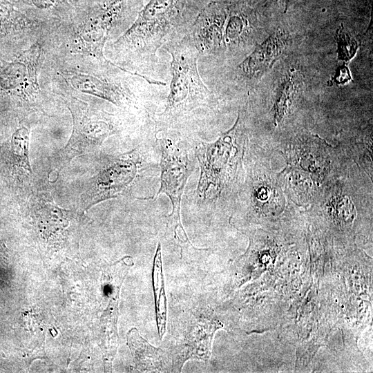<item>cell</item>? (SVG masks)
<instances>
[{"label": "cell", "instance_id": "cell-22", "mask_svg": "<svg viewBox=\"0 0 373 373\" xmlns=\"http://www.w3.org/2000/svg\"><path fill=\"white\" fill-rule=\"evenodd\" d=\"M267 1H277V0H267Z\"/></svg>", "mask_w": 373, "mask_h": 373}, {"label": "cell", "instance_id": "cell-3", "mask_svg": "<svg viewBox=\"0 0 373 373\" xmlns=\"http://www.w3.org/2000/svg\"><path fill=\"white\" fill-rule=\"evenodd\" d=\"M157 147L156 142L146 143L128 153L106 158L83 195L82 204L88 209L101 201L130 193L142 179L153 180L160 172L154 158Z\"/></svg>", "mask_w": 373, "mask_h": 373}, {"label": "cell", "instance_id": "cell-7", "mask_svg": "<svg viewBox=\"0 0 373 373\" xmlns=\"http://www.w3.org/2000/svg\"><path fill=\"white\" fill-rule=\"evenodd\" d=\"M68 108L74 127L67 145L59 152L64 164L74 157L95 151L117 131L114 118L110 114L90 110L76 99L70 100Z\"/></svg>", "mask_w": 373, "mask_h": 373}, {"label": "cell", "instance_id": "cell-6", "mask_svg": "<svg viewBox=\"0 0 373 373\" xmlns=\"http://www.w3.org/2000/svg\"><path fill=\"white\" fill-rule=\"evenodd\" d=\"M160 153V186L155 198L165 194L171 202L172 213H180V204L187 180L195 167V155L191 157L193 150L191 140L172 133H163L156 137Z\"/></svg>", "mask_w": 373, "mask_h": 373}, {"label": "cell", "instance_id": "cell-14", "mask_svg": "<svg viewBox=\"0 0 373 373\" xmlns=\"http://www.w3.org/2000/svg\"><path fill=\"white\" fill-rule=\"evenodd\" d=\"M152 279L157 327L159 336L162 339L166 332L167 308L162 271L161 245L160 242L157 244L154 257Z\"/></svg>", "mask_w": 373, "mask_h": 373}, {"label": "cell", "instance_id": "cell-19", "mask_svg": "<svg viewBox=\"0 0 373 373\" xmlns=\"http://www.w3.org/2000/svg\"><path fill=\"white\" fill-rule=\"evenodd\" d=\"M2 79L8 82L7 87H15L21 84L27 75V68L23 63L11 64L6 68Z\"/></svg>", "mask_w": 373, "mask_h": 373}, {"label": "cell", "instance_id": "cell-10", "mask_svg": "<svg viewBox=\"0 0 373 373\" xmlns=\"http://www.w3.org/2000/svg\"><path fill=\"white\" fill-rule=\"evenodd\" d=\"M288 37L282 30H278L258 44L254 50L238 66L239 70L251 78L271 68L285 50Z\"/></svg>", "mask_w": 373, "mask_h": 373}, {"label": "cell", "instance_id": "cell-2", "mask_svg": "<svg viewBox=\"0 0 373 373\" xmlns=\"http://www.w3.org/2000/svg\"><path fill=\"white\" fill-rule=\"evenodd\" d=\"M168 51L172 56V79L164 111L159 115L162 131L181 135L195 117L204 115L210 102V92L203 83L197 66L200 55L193 41H182Z\"/></svg>", "mask_w": 373, "mask_h": 373}, {"label": "cell", "instance_id": "cell-9", "mask_svg": "<svg viewBox=\"0 0 373 373\" xmlns=\"http://www.w3.org/2000/svg\"><path fill=\"white\" fill-rule=\"evenodd\" d=\"M124 0H111L99 8L82 30V37L87 48L99 57H103V48L110 29L119 17Z\"/></svg>", "mask_w": 373, "mask_h": 373}, {"label": "cell", "instance_id": "cell-16", "mask_svg": "<svg viewBox=\"0 0 373 373\" xmlns=\"http://www.w3.org/2000/svg\"><path fill=\"white\" fill-rule=\"evenodd\" d=\"M300 86V75L294 70L289 72L280 82L274 104L276 123L280 122L287 115Z\"/></svg>", "mask_w": 373, "mask_h": 373}, {"label": "cell", "instance_id": "cell-4", "mask_svg": "<svg viewBox=\"0 0 373 373\" xmlns=\"http://www.w3.org/2000/svg\"><path fill=\"white\" fill-rule=\"evenodd\" d=\"M186 0H150L115 44L140 61H153L157 49L181 18Z\"/></svg>", "mask_w": 373, "mask_h": 373}, {"label": "cell", "instance_id": "cell-12", "mask_svg": "<svg viewBox=\"0 0 373 373\" xmlns=\"http://www.w3.org/2000/svg\"><path fill=\"white\" fill-rule=\"evenodd\" d=\"M254 10L245 3L228 6L227 17L224 26V50L238 46L246 41L256 27Z\"/></svg>", "mask_w": 373, "mask_h": 373}, {"label": "cell", "instance_id": "cell-1", "mask_svg": "<svg viewBox=\"0 0 373 373\" xmlns=\"http://www.w3.org/2000/svg\"><path fill=\"white\" fill-rule=\"evenodd\" d=\"M244 129L240 115L233 126L212 143L191 140L200 169L197 188L185 195L187 204L204 214L217 209L231 193L238 178Z\"/></svg>", "mask_w": 373, "mask_h": 373}, {"label": "cell", "instance_id": "cell-18", "mask_svg": "<svg viewBox=\"0 0 373 373\" xmlns=\"http://www.w3.org/2000/svg\"><path fill=\"white\" fill-rule=\"evenodd\" d=\"M29 132L25 128L19 129L12 137V150L17 162L28 170L30 171L28 153Z\"/></svg>", "mask_w": 373, "mask_h": 373}, {"label": "cell", "instance_id": "cell-5", "mask_svg": "<svg viewBox=\"0 0 373 373\" xmlns=\"http://www.w3.org/2000/svg\"><path fill=\"white\" fill-rule=\"evenodd\" d=\"M184 312V321L178 324L173 332L172 341L167 348L172 362V372H179L189 359L208 361L211 355V344L215 332L223 325L216 319L204 303Z\"/></svg>", "mask_w": 373, "mask_h": 373}, {"label": "cell", "instance_id": "cell-17", "mask_svg": "<svg viewBox=\"0 0 373 373\" xmlns=\"http://www.w3.org/2000/svg\"><path fill=\"white\" fill-rule=\"evenodd\" d=\"M335 39L337 44V58L344 63L348 62L356 53L358 44L355 37L342 25L336 30Z\"/></svg>", "mask_w": 373, "mask_h": 373}, {"label": "cell", "instance_id": "cell-21", "mask_svg": "<svg viewBox=\"0 0 373 373\" xmlns=\"http://www.w3.org/2000/svg\"><path fill=\"white\" fill-rule=\"evenodd\" d=\"M33 1L35 4H41V5H50L55 2L57 0H31Z\"/></svg>", "mask_w": 373, "mask_h": 373}, {"label": "cell", "instance_id": "cell-13", "mask_svg": "<svg viewBox=\"0 0 373 373\" xmlns=\"http://www.w3.org/2000/svg\"><path fill=\"white\" fill-rule=\"evenodd\" d=\"M70 84L77 90L104 99L117 106L126 104L128 95L110 82L90 75L76 74L69 77Z\"/></svg>", "mask_w": 373, "mask_h": 373}, {"label": "cell", "instance_id": "cell-15", "mask_svg": "<svg viewBox=\"0 0 373 373\" xmlns=\"http://www.w3.org/2000/svg\"><path fill=\"white\" fill-rule=\"evenodd\" d=\"M166 218L164 236L180 249L181 258L191 260L198 258L208 249H198L191 243L181 222L180 213H171Z\"/></svg>", "mask_w": 373, "mask_h": 373}, {"label": "cell", "instance_id": "cell-20", "mask_svg": "<svg viewBox=\"0 0 373 373\" xmlns=\"http://www.w3.org/2000/svg\"><path fill=\"white\" fill-rule=\"evenodd\" d=\"M346 63L338 66L335 70L334 75L329 80V85H343L352 79L351 73Z\"/></svg>", "mask_w": 373, "mask_h": 373}, {"label": "cell", "instance_id": "cell-8", "mask_svg": "<svg viewBox=\"0 0 373 373\" xmlns=\"http://www.w3.org/2000/svg\"><path fill=\"white\" fill-rule=\"evenodd\" d=\"M228 6L211 1L199 13L192 28V41L199 54L219 55L224 52V26Z\"/></svg>", "mask_w": 373, "mask_h": 373}, {"label": "cell", "instance_id": "cell-11", "mask_svg": "<svg viewBox=\"0 0 373 373\" xmlns=\"http://www.w3.org/2000/svg\"><path fill=\"white\" fill-rule=\"evenodd\" d=\"M127 344L137 370L144 372H172V362L166 351L151 345L133 328L127 334Z\"/></svg>", "mask_w": 373, "mask_h": 373}]
</instances>
